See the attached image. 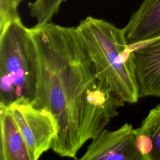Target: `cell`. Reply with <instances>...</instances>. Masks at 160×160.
Returning a JSON list of instances; mask_svg holds the SVG:
<instances>
[{
	"label": "cell",
	"instance_id": "cell-7",
	"mask_svg": "<svg viewBox=\"0 0 160 160\" xmlns=\"http://www.w3.org/2000/svg\"><path fill=\"white\" fill-rule=\"evenodd\" d=\"M123 30L129 44L160 36V0H143Z\"/></svg>",
	"mask_w": 160,
	"mask_h": 160
},
{
	"label": "cell",
	"instance_id": "cell-10",
	"mask_svg": "<svg viewBox=\"0 0 160 160\" xmlns=\"http://www.w3.org/2000/svg\"><path fill=\"white\" fill-rule=\"evenodd\" d=\"M136 147L142 160H154L155 146L153 138L148 129L141 124L134 129Z\"/></svg>",
	"mask_w": 160,
	"mask_h": 160
},
{
	"label": "cell",
	"instance_id": "cell-8",
	"mask_svg": "<svg viewBox=\"0 0 160 160\" xmlns=\"http://www.w3.org/2000/svg\"><path fill=\"white\" fill-rule=\"evenodd\" d=\"M0 160H31L26 144L8 106L0 104Z\"/></svg>",
	"mask_w": 160,
	"mask_h": 160
},
{
	"label": "cell",
	"instance_id": "cell-9",
	"mask_svg": "<svg viewBox=\"0 0 160 160\" xmlns=\"http://www.w3.org/2000/svg\"><path fill=\"white\" fill-rule=\"evenodd\" d=\"M66 0H35L28 4L30 15L36 19L37 26L51 22L52 18Z\"/></svg>",
	"mask_w": 160,
	"mask_h": 160
},
{
	"label": "cell",
	"instance_id": "cell-12",
	"mask_svg": "<svg viewBox=\"0 0 160 160\" xmlns=\"http://www.w3.org/2000/svg\"><path fill=\"white\" fill-rule=\"evenodd\" d=\"M22 0H0V29L9 21L19 19L18 8Z\"/></svg>",
	"mask_w": 160,
	"mask_h": 160
},
{
	"label": "cell",
	"instance_id": "cell-3",
	"mask_svg": "<svg viewBox=\"0 0 160 160\" xmlns=\"http://www.w3.org/2000/svg\"><path fill=\"white\" fill-rule=\"evenodd\" d=\"M29 28L17 19L0 29V104L35 98L36 78Z\"/></svg>",
	"mask_w": 160,
	"mask_h": 160
},
{
	"label": "cell",
	"instance_id": "cell-6",
	"mask_svg": "<svg viewBox=\"0 0 160 160\" xmlns=\"http://www.w3.org/2000/svg\"><path fill=\"white\" fill-rule=\"evenodd\" d=\"M133 51L140 98H160V36L129 44Z\"/></svg>",
	"mask_w": 160,
	"mask_h": 160
},
{
	"label": "cell",
	"instance_id": "cell-4",
	"mask_svg": "<svg viewBox=\"0 0 160 160\" xmlns=\"http://www.w3.org/2000/svg\"><path fill=\"white\" fill-rule=\"evenodd\" d=\"M8 107L24 138L31 160L38 159L52 149L57 126L48 110L24 99L14 101Z\"/></svg>",
	"mask_w": 160,
	"mask_h": 160
},
{
	"label": "cell",
	"instance_id": "cell-1",
	"mask_svg": "<svg viewBox=\"0 0 160 160\" xmlns=\"http://www.w3.org/2000/svg\"><path fill=\"white\" fill-rule=\"evenodd\" d=\"M35 70V106L48 110L57 132L52 151H78L119 114L124 102L99 78L76 27L51 22L29 28Z\"/></svg>",
	"mask_w": 160,
	"mask_h": 160
},
{
	"label": "cell",
	"instance_id": "cell-2",
	"mask_svg": "<svg viewBox=\"0 0 160 160\" xmlns=\"http://www.w3.org/2000/svg\"><path fill=\"white\" fill-rule=\"evenodd\" d=\"M76 28L99 78L123 102L136 103L140 97L134 55L123 28L92 16Z\"/></svg>",
	"mask_w": 160,
	"mask_h": 160
},
{
	"label": "cell",
	"instance_id": "cell-11",
	"mask_svg": "<svg viewBox=\"0 0 160 160\" xmlns=\"http://www.w3.org/2000/svg\"><path fill=\"white\" fill-rule=\"evenodd\" d=\"M151 133L155 146L154 160H160V104L151 109L142 122Z\"/></svg>",
	"mask_w": 160,
	"mask_h": 160
},
{
	"label": "cell",
	"instance_id": "cell-5",
	"mask_svg": "<svg viewBox=\"0 0 160 160\" xmlns=\"http://www.w3.org/2000/svg\"><path fill=\"white\" fill-rule=\"evenodd\" d=\"M82 160H142L137 151L132 126L128 122L116 130L103 129L91 139Z\"/></svg>",
	"mask_w": 160,
	"mask_h": 160
}]
</instances>
